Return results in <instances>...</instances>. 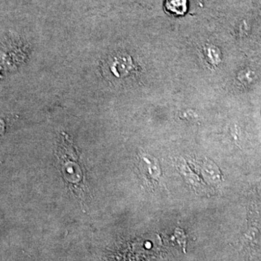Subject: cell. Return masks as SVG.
Segmentation results:
<instances>
[{"mask_svg": "<svg viewBox=\"0 0 261 261\" xmlns=\"http://www.w3.org/2000/svg\"><path fill=\"white\" fill-rule=\"evenodd\" d=\"M143 159L145 161V166L147 168V175L154 180L159 179L161 174V168H160L159 163L155 160L150 161L146 157H144Z\"/></svg>", "mask_w": 261, "mask_h": 261, "instance_id": "cell-3", "label": "cell"}, {"mask_svg": "<svg viewBox=\"0 0 261 261\" xmlns=\"http://www.w3.org/2000/svg\"><path fill=\"white\" fill-rule=\"evenodd\" d=\"M164 9L169 14L184 16L188 10V0H164Z\"/></svg>", "mask_w": 261, "mask_h": 261, "instance_id": "cell-1", "label": "cell"}, {"mask_svg": "<svg viewBox=\"0 0 261 261\" xmlns=\"http://www.w3.org/2000/svg\"><path fill=\"white\" fill-rule=\"evenodd\" d=\"M204 175L211 183L217 184L221 181V175L216 165L211 162H205L203 166Z\"/></svg>", "mask_w": 261, "mask_h": 261, "instance_id": "cell-2", "label": "cell"}]
</instances>
